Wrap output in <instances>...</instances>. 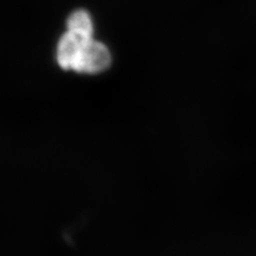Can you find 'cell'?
Returning <instances> with one entry per match:
<instances>
[{"instance_id": "cell-1", "label": "cell", "mask_w": 256, "mask_h": 256, "mask_svg": "<svg viewBox=\"0 0 256 256\" xmlns=\"http://www.w3.org/2000/svg\"><path fill=\"white\" fill-rule=\"evenodd\" d=\"M110 64L111 54L108 48L94 38H90L84 43L74 70L78 73L98 74L107 70Z\"/></svg>"}, {"instance_id": "cell-2", "label": "cell", "mask_w": 256, "mask_h": 256, "mask_svg": "<svg viewBox=\"0 0 256 256\" xmlns=\"http://www.w3.org/2000/svg\"><path fill=\"white\" fill-rule=\"evenodd\" d=\"M86 41L88 40L79 38L68 31L61 36L57 48V60L62 68L74 70L79 54Z\"/></svg>"}, {"instance_id": "cell-3", "label": "cell", "mask_w": 256, "mask_h": 256, "mask_svg": "<svg viewBox=\"0 0 256 256\" xmlns=\"http://www.w3.org/2000/svg\"><path fill=\"white\" fill-rule=\"evenodd\" d=\"M68 31L84 40L93 38V22L84 10H77L68 18Z\"/></svg>"}]
</instances>
